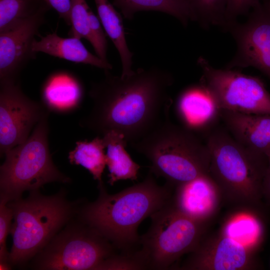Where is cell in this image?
Wrapping results in <instances>:
<instances>
[{"mask_svg": "<svg viewBox=\"0 0 270 270\" xmlns=\"http://www.w3.org/2000/svg\"><path fill=\"white\" fill-rule=\"evenodd\" d=\"M8 202L5 198L0 196V263L9 262L10 252L6 250V240L10 233L13 213Z\"/></svg>", "mask_w": 270, "mask_h": 270, "instance_id": "obj_28", "label": "cell"}, {"mask_svg": "<svg viewBox=\"0 0 270 270\" xmlns=\"http://www.w3.org/2000/svg\"><path fill=\"white\" fill-rule=\"evenodd\" d=\"M90 9L86 0H72L68 36L89 41L88 14Z\"/></svg>", "mask_w": 270, "mask_h": 270, "instance_id": "obj_26", "label": "cell"}, {"mask_svg": "<svg viewBox=\"0 0 270 270\" xmlns=\"http://www.w3.org/2000/svg\"><path fill=\"white\" fill-rule=\"evenodd\" d=\"M98 187V198L81 210L82 222L125 253L140 249L139 225L172 202L174 188L168 183L158 185L150 172L142 182L115 194H108L104 185Z\"/></svg>", "mask_w": 270, "mask_h": 270, "instance_id": "obj_2", "label": "cell"}, {"mask_svg": "<svg viewBox=\"0 0 270 270\" xmlns=\"http://www.w3.org/2000/svg\"><path fill=\"white\" fill-rule=\"evenodd\" d=\"M176 110L182 126L195 134L206 130L220 118V108L201 82L188 86L180 93Z\"/></svg>", "mask_w": 270, "mask_h": 270, "instance_id": "obj_15", "label": "cell"}, {"mask_svg": "<svg viewBox=\"0 0 270 270\" xmlns=\"http://www.w3.org/2000/svg\"><path fill=\"white\" fill-rule=\"evenodd\" d=\"M254 252L220 232L202 238L180 267L186 270H244L256 268Z\"/></svg>", "mask_w": 270, "mask_h": 270, "instance_id": "obj_13", "label": "cell"}, {"mask_svg": "<svg viewBox=\"0 0 270 270\" xmlns=\"http://www.w3.org/2000/svg\"><path fill=\"white\" fill-rule=\"evenodd\" d=\"M112 4L120 10L125 18L130 20L137 12L152 10L172 16L185 26L190 21H195L187 0H114Z\"/></svg>", "mask_w": 270, "mask_h": 270, "instance_id": "obj_22", "label": "cell"}, {"mask_svg": "<svg viewBox=\"0 0 270 270\" xmlns=\"http://www.w3.org/2000/svg\"><path fill=\"white\" fill-rule=\"evenodd\" d=\"M106 148L108 183L112 186L120 180H136L140 168L125 149L128 142L120 134L110 131L102 136Z\"/></svg>", "mask_w": 270, "mask_h": 270, "instance_id": "obj_20", "label": "cell"}, {"mask_svg": "<svg viewBox=\"0 0 270 270\" xmlns=\"http://www.w3.org/2000/svg\"><path fill=\"white\" fill-rule=\"evenodd\" d=\"M50 112L42 102L30 99L20 80L0 82V155L27 140Z\"/></svg>", "mask_w": 270, "mask_h": 270, "instance_id": "obj_10", "label": "cell"}, {"mask_svg": "<svg viewBox=\"0 0 270 270\" xmlns=\"http://www.w3.org/2000/svg\"><path fill=\"white\" fill-rule=\"evenodd\" d=\"M132 146L150 161V172L174 188L209 174L210 154L206 142L168 120L161 121Z\"/></svg>", "mask_w": 270, "mask_h": 270, "instance_id": "obj_4", "label": "cell"}, {"mask_svg": "<svg viewBox=\"0 0 270 270\" xmlns=\"http://www.w3.org/2000/svg\"><path fill=\"white\" fill-rule=\"evenodd\" d=\"M50 8L54 10L59 17L70 26V15L72 0H43Z\"/></svg>", "mask_w": 270, "mask_h": 270, "instance_id": "obj_30", "label": "cell"}, {"mask_svg": "<svg viewBox=\"0 0 270 270\" xmlns=\"http://www.w3.org/2000/svg\"><path fill=\"white\" fill-rule=\"evenodd\" d=\"M262 0H228L225 14L224 30L237 21L238 16L248 13Z\"/></svg>", "mask_w": 270, "mask_h": 270, "instance_id": "obj_29", "label": "cell"}, {"mask_svg": "<svg viewBox=\"0 0 270 270\" xmlns=\"http://www.w3.org/2000/svg\"><path fill=\"white\" fill-rule=\"evenodd\" d=\"M226 30L234 38L236 50L226 68L252 67L270 80V7L262 2L246 22L236 21Z\"/></svg>", "mask_w": 270, "mask_h": 270, "instance_id": "obj_11", "label": "cell"}, {"mask_svg": "<svg viewBox=\"0 0 270 270\" xmlns=\"http://www.w3.org/2000/svg\"><path fill=\"white\" fill-rule=\"evenodd\" d=\"M172 204L186 216L207 222L218 210L222 200L220 190L210 174L174 188Z\"/></svg>", "mask_w": 270, "mask_h": 270, "instance_id": "obj_14", "label": "cell"}, {"mask_svg": "<svg viewBox=\"0 0 270 270\" xmlns=\"http://www.w3.org/2000/svg\"><path fill=\"white\" fill-rule=\"evenodd\" d=\"M32 46L33 51L43 52L74 63L89 64L105 70H110L112 66L91 53L81 40L70 37L64 38L53 32L45 36H39Z\"/></svg>", "mask_w": 270, "mask_h": 270, "instance_id": "obj_18", "label": "cell"}, {"mask_svg": "<svg viewBox=\"0 0 270 270\" xmlns=\"http://www.w3.org/2000/svg\"><path fill=\"white\" fill-rule=\"evenodd\" d=\"M57 234L36 255L34 268L46 270H102L120 252L107 239L82 222Z\"/></svg>", "mask_w": 270, "mask_h": 270, "instance_id": "obj_8", "label": "cell"}, {"mask_svg": "<svg viewBox=\"0 0 270 270\" xmlns=\"http://www.w3.org/2000/svg\"><path fill=\"white\" fill-rule=\"evenodd\" d=\"M105 148L103 138L98 136L90 142H77L74 148L68 153L70 162L87 169L98 181V186L104 185L102 176L106 165Z\"/></svg>", "mask_w": 270, "mask_h": 270, "instance_id": "obj_23", "label": "cell"}, {"mask_svg": "<svg viewBox=\"0 0 270 270\" xmlns=\"http://www.w3.org/2000/svg\"><path fill=\"white\" fill-rule=\"evenodd\" d=\"M48 118L35 126L24 142L8 151L0 168V196L8 202L21 198L26 190H38L44 184L70 178L54 164L50 154Z\"/></svg>", "mask_w": 270, "mask_h": 270, "instance_id": "obj_6", "label": "cell"}, {"mask_svg": "<svg viewBox=\"0 0 270 270\" xmlns=\"http://www.w3.org/2000/svg\"><path fill=\"white\" fill-rule=\"evenodd\" d=\"M30 192L25 199L8 202L14 219L10 230L11 265L22 264L41 252L75 212V204L62 191L50 196Z\"/></svg>", "mask_w": 270, "mask_h": 270, "instance_id": "obj_5", "label": "cell"}, {"mask_svg": "<svg viewBox=\"0 0 270 270\" xmlns=\"http://www.w3.org/2000/svg\"><path fill=\"white\" fill-rule=\"evenodd\" d=\"M50 9L44 8L16 26L0 32V82L20 80L22 71L36 58L33 44L40 36V29Z\"/></svg>", "mask_w": 270, "mask_h": 270, "instance_id": "obj_12", "label": "cell"}, {"mask_svg": "<svg viewBox=\"0 0 270 270\" xmlns=\"http://www.w3.org/2000/svg\"><path fill=\"white\" fill-rule=\"evenodd\" d=\"M262 2L270 7V0H262Z\"/></svg>", "mask_w": 270, "mask_h": 270, "instance_id": "obj_33", "label": "cell"}, {"mask_svg": "<svg viewBox=\"0 0 270 270\" xmlns=\"http://www.w3.org/2000/svg\"><path fill=\"white\" fill-rule=\"evenodd\" d=\"M47 7L50 8L43 0H0V32L16 26Z\"/></svg>", "mask_w": 270, "mask_h": 270, "instance_id": "obj_24", "label": "cell"}, {"mask_svg": "<svg viewBox=\"0 0 270 270\" xmlns=\"http://www.w3.org/2000/svg\"><path fill=\"white\" fill-rule=\"evenodd\" d=\"M10 266L11 264H10V263L8 262L0 263V270H10L12 269Z\"/></svg>", "mask_w": 270, "mask_h": 270, "instance_id": "obj_32", "label": "cell"}, {"mask_svg": "<svg viewBox=\"0 0 270 270\" xmlns=\"http://www.w3.org/2000/svg\"><path fill=\"white\" fill-rule=\"evenodd\" d=\"M200 82L209 90L220 110L270 114V94L262 80L233 69H218L203 56L197 61Z\"/></svg>", "mask_w": 270, "mask_h": 270, "instance_id": "obj_9", "label": "cell"}, {"mask_svg": "<svg viewBox=\"0 0 270 270\" xmlns=\"http://www.w3.org/2000/svg\"><path fill=\"white\" fill-rule=\"evenodd\" d=\"M150 218V226L140 242L147 270L170 268L182 256L192 252L204 238L206 222L182 214L172 202Z\"/></svg>", "mask_w": 270, "mask_h": 270, "instance_id": "obj_7", "label": "cell"}, {"mask_svg": "<svg viewBox=\"0 0 270 270\" xmlns=\"http://www.w3.org/2000/svg\"><path fill=\"white\" fill-rule=\"evenodd\" d=\"M88 24L89 42L93 47L96 54L104 62H108L107 58L108 36L98 16L91 8L88 14Z\"/></svg>", "mask_w": 270, "mask_h": 270, "instance_id": "obj_27", "label": "cell"}, {"mask_svg": "<svg viewBox=\"0 0 270 270\" xmlns=\"http://www.w3.org/2000/svg\"><path fill=\"white\" fill-rule=\"evenodd\" d=\"M104 71V78L91 84L92 107L80 125L102 136L116 132L132 145L162 121L174 78L156 66L138 68L126 76Z\"/></svg>", "mask_w": 270, "mask_h": 270, "instance_id": "obj_1", "label": "cell"}, {"mask_svg": "<svg viewBox=\"0 0 270 270\" xmlns=\"http://www.w3.org/2000/svg\"><path fill=\"white\" fill-rule=\"evenodd\" d=\"M195 22L204 28L218 26L224 29L228 0H187Z\"/></svg>", "mask_w": 270, "mask_h": 270, "instance_id": "obj_25", "label": "cell"}, {"mask_svg": "<svg viewBox=\"0 0 270 270\" xmlns=\"http://www.w3.org/2000/svg\"><path fill=\"white\" fill-rule=\"evenodd\" d=\"M220 232L255 252L263 240L264 228L256 210L240 208L225 220Z\"/></svg>", "mask_w": 270, "mask_h": 270, "instance_id": "obj_19", "label": "cell"}, {"mask_svg": "<svg viewBox=\"0 0 270 270\" xmlns=\"http://www.w3.org/2000/svg\"><path fill=\"white\" fill-rule=\"evenodd\" d=\"M220 118L236 141L270 159V114L220 110Z\"/></svg>", "mask_w": 270, "mask_h": 270, "instance_id": "obj_16", "label": "cell"}, {"mask_svg": "<svg viewBox=\"0 0 270 270\" xmlns=\"http://www.w3.org/2000/svg\"><path fill=\"white\" fill-rule=\"evenodd\" d=\"M206 144L210 154L209 174L222 200L239 208L256 210L264 197L268 158L239 143L226 129L214 130Z\"/></svg>", "mask_w": 270, "mask_h": 270, "instance_id": "obj_3", "label": "cell"}, {"mask_svg": "<svg viewBox=\"0 0 270 270\" xmlns=\"http://www.w3.org/2000/svg\"><path fill=\"white\" fill-rule=\"evenodd\" d=\"M263 195L270 203V159L268 167L263 182Z\"/></svg>", "mask_w": 270, "mask_h": 270, "instance_id": "obj_31", "label": "cell"}, {"mask_svg": "<svg viewBox=\"0 0 270 270\" xmlns=\"http://www.w3.org/2000/svg\"><path fill=\"white\" fill-rule=\"evenodd\" d=\"M41 96V102L50 112L70 113L81 104L84 88L74 76L66 72H59L46 80L42 88Z\"/></svg>", "mask_w": 270, "mask_h": 270, "instance_id": "obj_17", "label": "cell"}, {"mask_svg": "<svg viewBox=\"0 0 270 270\" xmlns=\"http://www.w3.org/2000/svg\"><path fill=\"white\" fill-rule=\"evenodd\" d=\"M98 16L119 54L122 67V76L133 72V53L128 48L121 14L108 0H94Z\"/></svg>", "mask_w": 270, "mask_h": 270, "instance_id": "obj_21", "label": "cell"}]
</instances>
